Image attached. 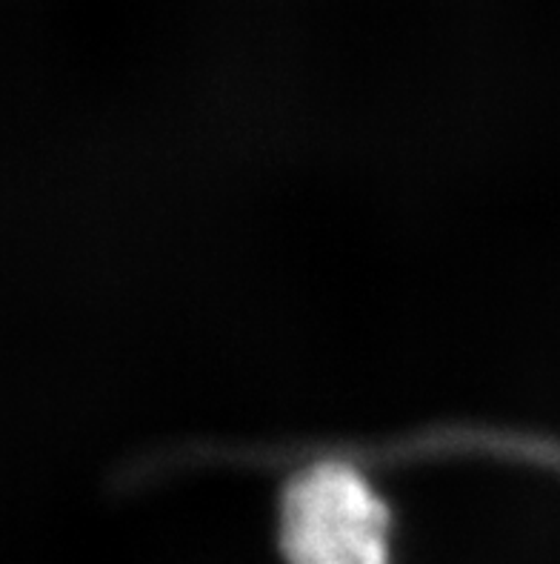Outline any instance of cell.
Listing matches in <instances>:
<instances>
[{
    "mask_svg": "<svg viewBox=\"0 0 560 564\" xmlns=\"http://www.w3.org/2000/svg\"><path fill=\"white\" fill-rule=\"evenodd\" d=\"M286 564H389V510L355 470L318 465L281 499Z\"/></svg>",
    "mask_w": 560,
    "mask_h": 564,
    "instance_id": "obj_1",
    "label": "cell"
}]
</instances>
